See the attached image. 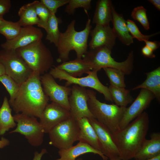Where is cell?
<instances>
[{"label":"cell","mask_w":160,"mask_h":160,"mask_svg":"<svg viewBox=\"0 0 160 160\" xmlns=\"http://www.w3.org/2000/svg\"><path fill=\"white\" fill-rule=\"evenodd\" d=\"M49 100L43 90L41 75L33 72L20 86L17 94L9 104L16 114L22 113L39 119Z\"/></svg>","instance_id":"1"},{"label":"cell","mask_w":160,"mask_h":160,"mask_svg":"<svg viewBox=\"0 0 160 160\" xmlns=\"http://www.w3.org/2000/svg\"><path fill=\"white\" fill-rule=\"evenodd\" d=\"M149 125L148 115L144 111L125 127L113 134L121 160L134 158L146 139Z\"/></svg>","instance_id":"2"},{"label":"cell","mask_w":160,"mask_h":160,"mask_svg":"<svg viewBox=\"0 0 160 160\" xmlns=\"http://www.w3.org/2000/svg\"><path fill=\"white\" fill-rule=\"evenodd\" d=\"M89 17L85 28L78 31L76 30V20H73L68 25L64 32H60L56 47L59 54L57 61L62 63L69 60L70 52L74 51L77 58L81 59L87 51L89 36L92 27Z\"/></svg>","instance_id":"3"},{"label":"cell","mask_w":160,"mask_h":160,"mask_svg":"<svg viewBox=\"0 0 160 160\" xmlns=\"http://www.w3.org/2000/svg\"><path fill=\"white\" fill-rule=\"evenodd\" d=\"M87 92L88 106L94 118L105 126L113 135L119 131L120 123L127 107L101 102L97 99L96 92L89 89Z\"/></svg>","instance_id":"4"},{"label":"cell","mask_w":160,"mask_h":160,"mask_svg":"<svg viewBox=\"0 0 160 160\" xmlns=\"http://www.w3.org/2000/svg\"><path fill=\"white\" fill-rule=\"evenodd\" d=\"M111 50L106 47L89 49L83 56L82 59L90 65L92 71L98 72L102 68H111L120 70L125 75L130 74L133 68V51L129 53L125 60L118 62L112 57Z\"/></svg>","instance_id":"5"},{"label":"cell","mask_w":160,"mask_h":160,"mask_svg":"<svg viewBox=\"0 0 160 160\" xmlns=\"http://www.w3.org/2000/svg\"><path fill=\"white\" fill-rule=\"evenodd\" d=\"M33 73L43 75L52 68V53L42 40L15 50Z\"/></svg>","instance_id":"6"},{"label":"cell","mask_w":160,"mask_h":160,"mask_svg":"<svg viewBox=\"0 0 160 160\" xmlns=\"http://www.w3.org/2000/svg\"><path fill=\"white\" fill-rule=\"evenodd\" d=\"M79 132L78 121L71 116L48 132L49 144L59 150L69 148L79 140Z\"/></svg>","instance_id":"7"},{"label":"cell","mask_w":160,"mask_h":160,"mask_svg":"<svg viewBox=\"0 0 160 160\" xmlns=\"http://www.w3.org/2000/svg\"><path fill=\"white\" fill-rule=\"evenodd\" d=\"M0 63L4 66L6 74L12 78L20 86L33 73L16 50L3 49L0 50Z\"/></svg>","instance_id":"8"},{"label":"cell","mask_w":160,"mask_h":160,"mask_svg":"<svg viewBox=\"0 0 160 160\" xmlns=\"http://www.w3.org/2000/svg\"><path fill=\"white\" fill-rule=\"evenodd\" d=\"M97 71H91L87 73L88 75L86 76L74 77L55 67L50 69L49 73L54 79H58L60 81H66L65 84L66 86L76 84L84 87L92 88L102 94L105 100L113 102L108 87L104 85L100 81L97 76Z\"/></svg>","instance_id":"9"},{"label":"cell","mask_w":160,"mask_h":160,"mask_svg":"<svg viewBox=\"0 0 160 160\" xmlns=\"http://www.w3.org/2000/svg\"><path fill=\"white\" fill-rule=\"evenodd\" d=\"M17 124L16 128L9 133H18L24 135L32 146L38 147L42 145L44 133L36 117L22 113L13 116Z\"/></svg>","instance_id":"10"},{"label":"cell","mask_w":160,"mask_h":160,"mask_svg":"<svg viewBox=\"0 0 160 160\" xmlns=\"http://www.w3.org/2000/svg\"><path fill=\"white\" fill-rule=\"evenodd\" d=\"M41 80L44 92L52 102L70 111L68 98L71 87L59 85L49 73L41 76Z\"/></svg>","instance_id":"11"},{"label":"cell","mask_w":160,"mask_h":160,"mask_svg":"<svg viewBox=\"0 0 160 160\" xmlns=\"http://www.w3.org/2000/svg\"><path fill=\"white\" fill-rule=\"evenodd\" d=\"M88 95L85 87L74 84L68 98L71 116L78 121L84 117L94 118L90 111L87 104Z\"/></svg>","instance_id":"12"},{"label":"cell","mask_w":160,"mask_h":160,"mask_svg":"<svg viewBox=\"0 0 160 160\" xmlns=\"http://www.w3.org/2000/svg\"><path fill=\"white\" fill-rule=\"evenodd\" d=\"M71 116L69 110L52 102L43 110L39 122L44 133H48L53 128Z\"/></svg>","instance_id":"13"},{"label":"cell","mask_w":160,"mask_h":160,"mask_svg":"<svg viewBox=\"0 0 160 160\" xmlns=\"http://www.w3.org/2000/svg\"><path fill=\"white\" fill-rule=\"evenodd\" d=\"M154 95L148 90L141 89L138 96L128 108H126L121 120L120 129H123L142 114L148 108L152 100Z\"/></svg>","instance_id":"14"},{"label":"cell","mask_w":160,"mask_h":160,"mask_svg":"<svg viewBox=\"0 0 160 160\" xmlns=\"http://www.w3.org/2000/svg\"><path fill=\"white\" fill-rule=\"evenodd\" d=\"M88 119L97 134L101 146L102 152L104 155L108 159L119 156L113 135L109 129L95 118Z\"/></svg>","instance_id":"15"},{"label":"cell","mask_w":160,"mask_h":160,"mask_svg":"<svg viewBox=\"0 0 160 160\" xmlns=\"http://www.w3.org/2000/svg\"><path fill=\"white\" fill-rule=\"evenodd\" d=\"M43 35L40 29L33 26L22 27L16 37L11 40H6L1 44V47L3 49L15 50L42 40Z\"/></svg>","instance_id":"16"},{"label":"cell","mask_w":160,"mask_h":160,"mask_svg":"<svg viewBox=\"0 0 160 160\" xmlns=\"http://www.w3.org/2000/svg\"><path fill=\"white\" fill-rule=\"evenodd\" d=\"M91 37L88 45L89 49L106 47L112 49L116 42V37L109 25L103 26L96 25L91 30Z\"/></svg>","instance_id":"17"},{"label":"cell","mask_w":160,"mask_h":160,"mask_svg":"<svg viewBox=\"0 0 160 160\" xmlns=\"http://www.w3.org/2000/svg\"><path fill=\"white\" fill-rule=\"evenodd\" d=\"M88 153L99 155L103 160H108V158L103 153L96 150L89 145L79 141L76 145L58 151L60 158L55 160H75L80 156Z\"/></svg>","instance_id":"18"},{"label":"cell","mask_w":160,"mask_h":160,"mask_svg":"<svg viewBox=\"0 0 160 160\" xmlns=\"http://www.w3.org/2000/svg\"><path fill=\"white\" fill-rule=\"evenodd\" d=\"M160 154V133L154 132L150 135V139L145 140L134 157L135 159L145 160Z\"/></svg>","instance_id":"19"},{"label":"cell","mask_w":160,"mask_h":160,"mask_svg":"<svg viewBox=\"0 0 160 160\" xmlns=\"http://www.w3.org/2000/svg\"><path fill=\"white\" fill-rule=\"evenodd\" d=\"M111 21L113 25L112 28L116 37L123 44L129 46L133 43V38L129 33L126 21L122 14L116 11L113 6Z\"/></svg>","instance_id":"20"},{"label":"cell","mask_w":160,"mask_h":160,"mask_svg":"<svg viewBox=\"0 0 160 160\" xmlns=\"http://www.w3.org/2000/svg\"><path fill=\"white\" fill-rule=\"evenodd\" d=\"M78 121L79 128L78 141L86 143L102 152L101 145L88 119L84 117Z\"/></svg>","instance_id":"21"},{"label":"cell","mask_w":160,"mask_h":160,"mask_svg":"<svg viewBox=\"0 0 160 160\" xmlns=\"http://www.w3.org/2000/svg\"><path fill=\"white\" fill-rule=\"evenodd\" d=\"M113 6L110 0H98L97 2L92 23L103 26L109 25Z\"/></svg>","instance_id":"22"},{"label":"cell","mask_w":160,"mask_h":160,"mask_svg":"<svg viewBox=\"0 0 160 160\" xmlns=\"http://www.w3.org/2000/svg\"><path fill=\"white\" fill-rule=\"evenodd\" d=\"M56 67L74 77H80L92 71L89 64L83 59L77 58L74 60L63 62Z\"/></svg>","instance_id":"23"},{"label":"cell","mask_w":160,"mask_h":160,"mask_svg":"<svg viewBox=\"0 0 160 160\" xmlns=\"http://www.w3.org/2000/svg\"><path fill=\"white\" fill-rule=\"evenodd\" d=\"M145 80L141 84L134 87L132 90L144 89L151 92L159 102H160V67L146 73Z\"/></svg>","instance_id":"24"},{"label":"cell","mask_w":160,"mask_h":160,"mask_svg":"<svg viewBox=\"0 0 160 160\" xmlns=\"http://www.w3.org/2000/svg\"><path fill=\"white\" fill-rule=\"evenodd\" d=\"M12 111L7 98L5 96L0 108V135L17 126L12 114Z\"/></svg>","instance_id":"25"},{"label":"cell","mask_w":160,"mask_h":160,"mask_svg":"<svg viewBox=\"0 0 160 160\" xmlns=\"http://www.w3.org/2000/svg\"><path fill=\"white\" fill-rule=\"evenodd\" d=\"M19 19L17 21L21 27L39 25V19L36 14L33 1L25 4L19 9Z\"/></svg>","instance_id":"26"},{"label":"cell","mask_w":160,"mask_h":160,"mask_svg":"<svg viewBox=\"0 0 160 160\" xmlns=\"http://www.w3.org/2000/svg\"><path fill=\"white\" fill-rule=\"evenodd\" d=\"M108 87L113 102L117 105L126 107L133 102L134 99L130 94L129 90L111 85Z\"/></svg>","instance_id":"27"},{"label":"cell","mask_w":160,"mask_h":160,"mask_svg":"<svg viewBox=\"0 0 160 160\" xmlns=\"http://www.w3.org/2000/svg\"><path fill=\"white\" fill-rule=\"evenodd\" d=\"M61 22L60 18L57 17L55 14H51L45 30L47 33L46 40L54 44L56 47L60 32L59 29V24Z\"/></svg>","instance_id":"28"},{"label":"cell","mask_w":160,"mask_h":160,"mask_svg":"<svg viewBox=\"0 0 160 160\" xmlns=\"http://www.w3.org/2000/svg\"><path fill=\"white\" fill-rule=\"evenodd\" d=\"M22 27L17 22L5 20L0 24V34L4 36L6 40H11L18 35Z\"/></svg>","instance_id":"29"},{"label":"cell","mask_w":160,"mask_h":160,"mask_svg":"<svg viewBox=\"0 0 160 160\" xmlns=\"http://www.w3.org/2000/svg\"><path fill=\"white\" fill-rule=\"evenodd\" d=\"M110 81V85L117 87L125 88V74L120 70L113 68L103 69Z\"/></svg>","instance_id":"30"},{"label":"cell","mask_w":160,"mask_h":160,"mask_svg":"<svg viewBox=\"0 0 160 160\" xmlns=\"http://www.w3.org/2000/svg\"><path fill=\"white\" fill-rule=\"evenodd\" d=\"M33 2L35 11L39 20L38 26L45 30L51 14L48 9L40 1L36 0Z\"/></svg>","instance_id":"31"},{"label":"cell","mask_w":160,"mask_h":160,"mask_svg":"<svg viewBox=\"0 0 160 160\" xmlns=\"http://www.w3.org/2000/svg\"><path fill=\"white\" fill-rule=\"evenodd\" d=\"M0 82L4 87L9 95V103L11 102L18 92L20 85L6 74L0 76Z\"/></svg>","instance_id":"32"},{"label":"cell","mask_w":160,"mask_h":160,"mask_svg":"<svg viewBox=\"0 0 160 160\" xmlns=\"http://www.w3.org/2000/svg\"><path fill=\"white\" fill-rule=\"evenodd\" d=\"M146 9L143 6L135 8L132 10L131 17L134 20L139 22L145 30L150 29V24L146 15Z\"/></svg>","instance_id":"33"},{"label":"cell","mask_w":160,"mask_h":160,"mask_svg":"<svg viewBox=\"0 0 160 160\" xmlns=\"http://www.w3.org/2000/svg\"><path fill=\"white\" fill-rule=\"evenodd\" d=\"M91 0H69L65 11L69 15H73L78 8H82L87 11L91 8Z\"/></svg>","instance_id":"34"},{"label":"cell","mask_w":160,"mask_h":160,"mask_svg":"<svg viewBox=\"0 0 160 160\" xmlns=\"http://www.w3.org/2000/svg\"><path fill=\"white\" fill-rule=\"evenodd\" d=\"M127 26L129 33L133 38H135L140 41L148 40L151 37L159 34V32L150 35H144L142 34L136 24L132 20L128 19L126 21Z\"/></svg>","instance_id":"35"},{"label":"cell","mask_w":160,"mask_h":160,"mask_svg":"<svg viewBox=\"0 0 160 160\" xmlns=\"http://www.w3.org/2000/svg\"><path fill=\"white\" fill-rule=\"evenodd\" d=\"M69 1V0H41L40 1L48 9L51 14H55L58 9L67 4Z\"/></svg>","instance_id":"36"},{"label":"cell","mask_w":160,"mask_h":160,"mask_svg":"<svg viewBox=\"0 0 160 160\" xmlns=\"http://www.w3.org/2000/svg\"><path fill=\"white\" fill-rule=\"evenodd\" d=\"M11 7L10 0H0V16H3L8 13Z\"/></svg>","instance_id":"37"},{"label":"cell","mask_w":160,"mask_h":160,"mask_svg":"<svg viewBox=\"0 0 160 160\" xmlns=\"http://www.w3.org/2000/svg\"><path fill=\"white\" fill-rule=\"evenodd\" d=\"M141 52L142 55L146 57L152 58L156 57L153 51L145 45L142 48Z\"/></svg>","instance_id":"38"},{"label":"cell","mask_w":160,"mask_h":160,"mask_svg":"<svg viewBox=\"0 0 160 160\" xmlns=\"http://www.w3.org/2000/svg\"><path fill=\"white\" fill-rule=\"evenodd\" d=\"M144 42L145 45L153 52L158 49L160 46V42L159 41H151L147 40L145 41Z\"/></svg>","instance_id":"39"},{"label":"cell","mask_w":160,"mask_h":160,"mask_svg":"<svg viewBox=\"0 0 160 160\" xmlns=\"http://www.w3.org/2000/svg\"><path fill=\"white\" fill-rule=\"evenodd\" d=\"M47 153L46 149H42L40 153L36 151L34 153V156L33 160H41L43 156Z\"/></svg>","instance_id":"40"},{"label":"cell","mask_w":160,"mask_h":160,"mask_svg":"<svg viewBox=\"0 0 160 160\" xmlns=\"http://www.w3.org/2000/svg\"><path fill=\"white\" fill-rule=\"evenodd\" d=\"M9 143L10 142L8 139L2 137L0 140V148H3L9 145Z\"/></svg>","instance_id":"41"},{"label":"cell","mask_w":160,"mask_h":160,"mask_svg":"<svg viewBox=\"0 0 160 160\" xmlns=\"http://www.w3.org/2000/svg\"><path fill=\"white\" fill-rule=\"evenodd\" d=\"M149 2L153 4L155 7L159 11L160 10V0H149Z\"/></svg>","instance_id":"42"},{"label":"cell","mask_w":160,"mask_h":160,"mask_svg":"<svg viewBox=\"0 0 160 160\" xmlns=\"http://www.w3.org/2000/svg\"><path fill=\"white\" fill-rule=\"evenodd\" d=\"M6 74L3 65L0 63V76Z\"/></svg>","instance_id":"43"},{"label":"cell","mask_w":160,"mask_h":160,"mask_svg":"<svg viewBox=\"0 0 160 160\" xmlns=\"http://www.w3.org/2000/svg\"><path fill=\"white\" fill-rule=\"evenodd\" d=\"M135 160H139L135 159ZM143 160H160V154L151 159Z\"/></svg>","instance_id":"44"},{"label":"cell","mask_w":160,"mask_h":160,"mask_svg":"<svg viewBox=\"0 0 160 160\" xmlns=\"http://www.w3.org/2000/svg\"><path fill=\"white\" fill-rule=\"evenodd\" d=\"M109 159L110 160H121L119 156L113 157Z\"/></svg>","instance_id":"45"},{"label":"cell","mask_w":160,"mask_h":160,"mask_svg":"<svg viewBox=\"0 0 160 160\" xmlns=\"http://www.w3.org/2000/svg\"><path fill=\"white\" fill-rule=\"evenodd\" d=\"M5 20L3 18V17L0 16V24Z\"/></svg>","instance_id":"46"},{"label":"cell","mask_w":160,"mask_h":160,"mask_svg":"<svg viewBox=\"0 0 160 160\" xmlns=\"http://www.w3.org/2000/svg\"><path fill=\"white\" fill-rule=\"evenodd\" d=\"M75 160H82V159L81 158H79L78 159H76Z\"/></svg>","instance_id":"47"}]
</instances>
